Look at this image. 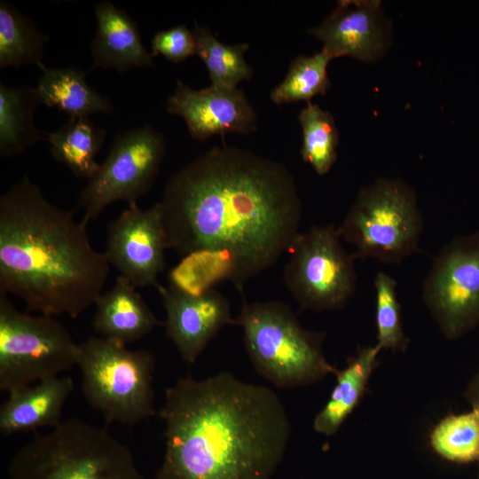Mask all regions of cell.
I'll list each match as a JSON object with an SVG mask.
<instances>
[{
    "instance_id": "cell-1",
    "label": "cell",
    "mask_w": 479,
    "mask_h": 479,
    "mask_svg": "<svg viewBox=\"0 0 479 479\" xmlns=\"http://www.w3.org/2000/svg\"><path fill=\"white\" fill-rule=\"evenodd\" d=\"M158 203L168 249L182 256L229 251L240 292L288 252L302 216L294 177L284 164L226 145L171 175Z\"/></svg>"
},
{
    "instance_id": "cell-2",
    "label": "cell",
    "mask_w": 479,
    "mask_h": 479,
    "mask_svg": "<svg viewBox=\"0 0 479 479\" xmlns=\"http://www.w3.org/2000/svg\"><path fill=\"white\" fill-rule=\"evenodd\" d=\"M160 417L165 450L154 479H271L291 435L279 396L228 372L179 378Z\"/></svg>"
},
{
    "instance_id": "cell-3",
    "label": "cell",
    "mask_w": 479,
    "mask_h": 479,
    "mask_svg": "<svg viewBox=\"0 0 479 479\" xmlns=\"http://www.w3.org/2000/svg\"><path fill=\"white\" fill-rule=\"evenodd\" d=\"M87 224L23 177L0 197V294L51 317L76 318L94 305L110 265Z\"/></svg>"
},
{
    "instance_id": "cell-4",
    "label": "cell",
    "mask_w": 479,
    "mask_h": 479,
    "mask_svg": "<svg viewBox=\"0 0 479 479\" xmlns=\"http://www.w3.org/2000/svg\"><path fill=\"white\" fill-rule=\"evenodd\" d=\"M8 479H151L106 429L77 418L36 436L12 457ZM154 479V478H153Z\"/></svg>"
},
{
    "instance_id": "cell-5",
    "label": "cell",
    "mask_w": 479,
    "mask_h": 479,
    "mask_svg": "<svg viewBox=\"0 0 479 479\" xmlns=\"http://www.w3.org/2000/svg\"><path fill=\"white\" fill-rule=\"evenodd\" d=\"M235 325L255 371L277 388L310 385L337 371L325 357V334L305 329L281 302H244Z\"/></svg>"
},
{
    "instance_id": "cell-6",
    "label": "cell",
    "mask_w": 479,
    "mask_h": 479,
    "mask_svg": "<svg viewBox=\"0 0 479 479\" xmlns=\"http://www.w3.org/2000/svg\"><path fill=\"white\" fill-rule=\"evenodd\" d=\"M76 366L84 398L107 423L134 426L155 414L151 351L90 336L78 343Z\"/></svg>"
},
{
    "instance_id": "cell-7",
    "label": "cell",
    "mask_w": 479,
    "mask_h": 479,
    "mask_svg": "<svg viewBox=\"0 0 479 479\" xmlns=\"http://www.w3.org/2000/svg\"><path fill=\"white\" fill-rule=\"evenodd\" d=\"M423 224L415 191L381 177L360 189L338 231L356 259L399 263L418 250Z\"/></svg>"
},
{
    "instance_id": "cell-8",
    "label": "cell",
    "mask_w": 479,
    "mask_h": 479,
    "mask_svg": "<svg viewBox=\"0 0 479 479\" xmlns=\"http://www.w3.org/2000/svg\"><path fill=\"white\" fill-rule=\"evenodd\" d=\"M78 343L54 317L18 310L0 294V389L24 388L76 365Z\"/></svg>"
},
{
    "instance_id": "cell-9",
    "label": "cell",
    "mask_w": 479,
    "mask_h": 479,
    "mask_svg": "<svg viewBox=\"0 0 479 479\" xmlns=\"http://www.w3.org/2000/svg\"><path fill=\"white\" fill-rule=\"evenodd\" d=\"M334 224L300 232L288 250L283 280L299 305L317 312L342 309L357 288L355 256L342 247Z\"/></svg>"
},
{
    "instance_id": "cell-10",
    "label": "cell",
    "mask_w": 479,
    "mask_h": 479,
    "mask_svg": "<svg viewBox=\"0 0 479 479\" xmlns=\"http://www.w3.org/2000/svg\"><path fill=\"white\" fill-rule=\"evenodd\" d=\"M166 153L161 132L149 124L118 133L105 161L78 197L89 224L116 201L136 204L151 188Z\"/></svg>"
},
{
    "instance_id": "cell-11",
    "label": "cell",
    "mask_w": 479,
    "mask_h": 479,
    "mask_svg": "<svg viewBox=\"0 0 479 479\" xmlns=\"http://www.w3.org/2000/svg\"><path fill=\"white\" fill-rule=\"evenodd\" d=\"M422 298L447 339L479 324V232L456 237L440 250L423 282Z\"/></svg>"
},
{
    "instance_id": "cell-12",
    "label": "cell",
    "mask_w": 479,
    "mask_h": 479,
    "mask_svg": "<svg viewBox=\"0 0 479 479\" xmlns=\"http://www.w3.org/2000/svg\"><path fill=\"white\" fill-rule=\"evenodd\" d=\"M168 241L161 207L149 208L137 203L128 205L106 229L104 252L110 267L136 288L158 287L159 275L165 269Z\"/></svg>"
},
{
    "instance_id": "cell-13",
    "label": "cell",
    "mask_w": 479,
    "mask_h": 479,
    "mask_svg": "<svg viewBox=\"0 0 479 479\" xmlns=\"http://www.w3.org/2000/svg\"><path fill=\"white\" fill-rule=\"evenodd\" d=\"M166 106L169 114L185 120L189 133L197 140L256 130V114L244 91L238 87L211 84L194 90L178 81Z\"/></svg>"
},
{
    "instance_id": "cell-14",
    "label": "cell",
    "mask_w": 479,
    "mask_h": 479,
    "mask_svg": "<svg viewBox=\"0 0 479 479\" xmlns=\"http://www.w3.org/2000/svg\"><path fill=\"white\" fill-rule=\"evenodd\" d=\"M156 289L165 311L166 336L187 364L198 359L224 326L235 325L228 300L215 289L200 295L171 285H159Z\"/></svg>"
},
{
    "instance_id": "cell-15",
    "label": "cell",
    "mask_w": 479,
    "mask_h": 479,
    "mask_svg": "<svg viewBox=\"0 0 479 479\" xmlns=\"http://www.w3.org/2000/svg\"><path fill=\"white\" fill-rule=\"evenodd\" d=\"M378 0H342L318 27L309 33L322 42L332 59L349 56L372 63L389 46L390 24Z\"/></svg>"
},
{
    "instance_id": "cell-16",
    "label": "cell",
    "mask_w": 479,
    "mask_h": 479,
    "mask_svg": "<svg viewBox=\"0 0 479 479\" xmlns=\"http://www.w3.org/2000/svg\"><path fill=\"white\" fill-rule=\"evenodd\" d=\"M97 29L90 43L93 67L125 73L134 67H154L136 21L108 1L95 6Z\"/></svg>"
},
{
    "instance_id": "cell-17",
    "label": "cell",
    "mask_w": 479,
    "mask_h": 479,
    "mask_svg": "<svg viewBox=\"0 0 479 479\" xmlns=\"http://www.w3.org/2000/svg\"><path fill=\"white\" fill-rule=\"evenodd\" d=\"M73 389L72 378L55 376L8 392L0 407L1 434L11 436L58 426Z\"/></svg>"
},
{
    "instance_id": "cell-18",
    "label": "cell",
    "mask_w": 479,
    "mask_h": 479,
    "mask_svg": "<svg viewBox=\"0 0 479 479\" xmlns=\"http://www.w3.org/2000/svg\"><path fill=\"white\" fill-rule=\"evenodd\" d=\"M94 305L92 327L98 336L123 345L143 339L161 325L137 288L121 276Z\"/></svg>"
},
{
    "instance_id": "cell-19",
    "label": "cell",
    "mask_w": 479,
    "mask_h": 479,
    "mask_svg": "<svg viewBox=\"0 0 479 479\" xmlns=\"http://www.w3.org/2000/svg\"><path fill=\"white\" fill-rule=\"evenodd\" d=\"M381 350L377 344L363 347L343 369L336 371V383L330 397L313 420L317 433L331 436L340 429L363 398Z\"/></svg>"
},
{
    "instance_id": "cell-20",
    "label": "cell",
    "mask_w": 479,
    "mask_h": 479,
    "mask_svg": "<svg viewBox=\"0 0 479 479\" xmlns=\"http://www.w3.org/2000/svg\"><path fill=\"white\" fill-rule=\"evenodd\" d=\"M36 90L42 104L67 114L70 118L108 114L114 110L109 98L102 96L86 79L85 73L75 67L41 68Z\"/></svg>"
},
{
    "instance_id": "cell-21",
    "label": "cell",
    "mask_w": 479,
    "mask_h": 479,
    "mask_svg": "<svg viewBox=\"0 0 479 479\" xmlns=\"http://www.w3.org/2000/svg\"><path fill=\"white\" fill-rule=\"evenodd\" d=\"M42 104L36 88L0 83V155L16 156L38 141L44 131L34 123L36 106Z\"/></svg>"
},
{
    "instance_id": "cell-22",
    "label": "cell",
    "mask_w": 479,
    "mask_h": 479,
    "mask_svg": "<svg viewBox=\"0 0 479 479\" xmlns=\"http://www.w3.org/2000/svg\"><path fill=\"white\" fill-rule=\"evenodd\" d=\"M44 134L51 155L75 176L88 180L98 171L99 163L96 156L106 131L97 127L89 117L69 118L58 130Z\"/></svg>"
},
{
    "instance_id": "cell-23",
    "label": "cell",
    "mask_w": 479,
    "mask_h": 479,
    "mask_svg": "<svg viewBox=\"0 0 479 479\" xmlns=\"http://www.w3.org/2000/svg\"><path fill=\"white\" fill-rule=\"evenodd\" d=\"M48 36L29 17L5 0L0 1V67L43 66Z\"/></svg>"
},
{
    "instance_id": "cell-24",
    "label": "cell",
    "mask_w": 479,
    "mask_h": 479,
    "mask_svg": "<svg viewBox=\"0 0 479 479\" xmlns=\"http://www.w3.org/2000/svg\"><path fill=\"white\" fill-rule=\"evenodd\" d=\"M192 34L195 54L205 64L212 85L234 88L240 82L251 79L253 68L244 57L248 50L247 43H223L207 27L197 23Z\"/></svg>"
},
{
    "instance_id": "cell-25",
    "label": "cell",
    "mask_w": 479,
    "mask_h": 479,
    "mask_svg": "<svg viewBox=\"0 0 479 479\" xmlns=\"http://www.w3.org/2000/svg\"><path fill=\"white\" fill-rule=\"evenodd\" d=\"M235 259L227 250L202 249L183 256L169 273L170 285L181 291L200 295L220 281L233 282Z\"/></svg>"
},
{
    "instance_id": "cell-26",
    "label": "cell",
    "mask_w": 479,
    "mask_h": 479,
    "mask_svg": "<svg viewBox=\"0 0 479 479\" xmlns=\"http://www.w3.org/2000/svg\"><path fill=\"white\" fill-rule=\"evenodd\" d=\"M302 127L301 155L315 172L326 175L337 159L339 134L333 115L318 105L307 102L298 115Z\"/></svg>"
},
{
    "instance_id": "cell-27",
    "label": "cell",
    "mask_w": 479,
    "mask_h": 479,
    "mask_svg": "<svg viewBox=\"0 0 479 479\" xmlns=\"http://www.w3.org/2000/svg\"><path fill=\"white\" fill-rule=\"evenodd\" d=\"M332 59L323 50L311 56L294 59L284 80L271 90L272 102L277 105L310 102L315 96L325 95L331 86L327 67Z\"/></svg>"
},
{
    "instance_id": "cell-28",
    "label": "cell",
    "mask_w": 479,
    "mask_h": 479,
    "mask_svg": "<svg viewBox=\"0 0 479 479\" xmlns=\"http://www.w3.org/2000/svg\"><path fill=\"white\" fill-rule=\"evenodd\" d=\"M429 440L432 449L449 461H479V414L471 409L444 417L432 429Z\"/></svg>"
},
{
    "instance_id": "cell-29",
    "label": "cell",
    "mask_w": 479,
    "mask_h": 479,
    "mask_svg": "<svg viewBox=\"0 0 479 479\" xmlns=\"http://www.w3.org/2000/svg\"><path fill=\"white\" fill-rule=\"evenodd\" d=\"M397 280L384 271L375 275V326L377 345L381 349L404 350L407 346L403 327Z\"/></svg>"
},
{
    "instance_id": "cell-30",
    "label": "cell",
    "mask_w": 479,
    "mask_h": 479,
    "mask_svg": "<svg viewBox=\"0 0 479 479\" xmlns=\"http://www.w3.org/2000/svg\"><path fill=\"white\" fill-rule=\"evenodd\" d=\"M152 55H162L167 59L179 63L195 54L192 31L180 24L157 32L151 40Z\"/></svg>"
},
{
    "instance_id": "cell-31",
    "label": "cell",
    "mask_w": 479,
    "mask_h": 479,
    "mask_svg": "<svg viewBox=\"0 0 479 479\" xmlns=\"http://www.w3.org/2000/svg\"><path fill=\"white\" fill-rule=\"evenodd\" d=\"M466 398L471 409L479 414V372L474 376L466 391Z\"/></svg>"
},
{
    "instance_id": "cell-32",
    "label": "cell",
    "mask_w": 479,
    "mask_h": 479,
    "mask_svg": "<svg viewBox=\"0 0 479 479\" xmlns=\"http://www.w3.org/2000/svg\"><path fill=\"white\" fill-rule=\"evenodd\" d=\"M478 479H479V476H478Z\"/></svg>"
}]
</instances>
